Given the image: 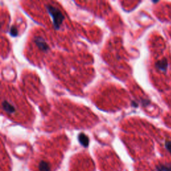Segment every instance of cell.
Here are the masks:
<instances>
[{"mask_svg": "<svg viewBox=\"0 0 171 171\" xmlns=\"http://www.w3.org/2000/svg\"><path fill=\"white\" fill-rule=\"evenodd\" d=\"M2 107L5 111H6L8 113H13L15 112V109L13 105L10 104L7 101H4L2 102Z\"/></svg>", "mask_w": 171, "mask_h": 171, "instance_id": "obj_3", "label": "cell"}, {"mask_svg": "<svg viewBox=\"0 0 171 171\" xmlns=\"http://www.w3.org/2000/svg\"><path fill=\"white\" fill-rule=\"evenodd\" d=\"M78 140L80 143L82 144V146L84 147H87L89 144V138H88L86 135H85L84 134H80L78 136Z\"/></svg>", "mask_w": 171, "mask_h": 171, "instance_id": "obj_4", "label": "cell"}, {"mask_svg": "<svg viewBox=\"0 0 171 171\" xmlns=\"http://www.w3.org/2000/svg\"><path fill=\"white\" fill-rule=\"evenodd\" d=\"M10 34L12 35V36H16L18 35V30L16 28H15L14 26L12 27V28H11V30H10Z\"/></svg>", "mask_w": 171, "mask_h": 171, "instance_id": "obj_6", "label": "cell"}, {"mask_svg": "<svg viewBox=\"0 0 171 171\" xmlns=\"http://www.w3.org/2000/svg\"><path fill=\"white\" fill-rule=\"evenodd\" d=\"M34 42L36 43L37 46L38 47L40 50H42L43 52H47V51L49 50V46H48L44 39H42V37H36V39H34Z\"/></svg>", "mask_w": 171, "mask_h": 171, "instance_id": "obj_2", "label": "cell"}, {"mask_svg": "<svg viewBox=\"0 0 171 171\" xmlns=\"http://www.w3.org/2000/svg\"><path fill=\"white\" fill-rule=\"evenodd\" d=\"M39 170L40 171H50V166L46 162L42 161L39 164Z\"/></svg>", "mask_w": 171, "mask_h": 171, "instance_id": "obj_5", "label": "cell"}, {"mask_svg": "<svg viewBox=\"0 0 171 171\" xmlns=\"http://www.w3.org/2000/svg\"><path fill=\"white\" fill-rule=\"evenodd\" d=\"M46 8L53 19V26H54L55 29H58L64 20L63 14L58 8L52 6V5H46Z\"/></svg>", "mask_w": 171, "mask_h": 171, "instance_id": "obj_1", "label": "cell"}]
</instances>
